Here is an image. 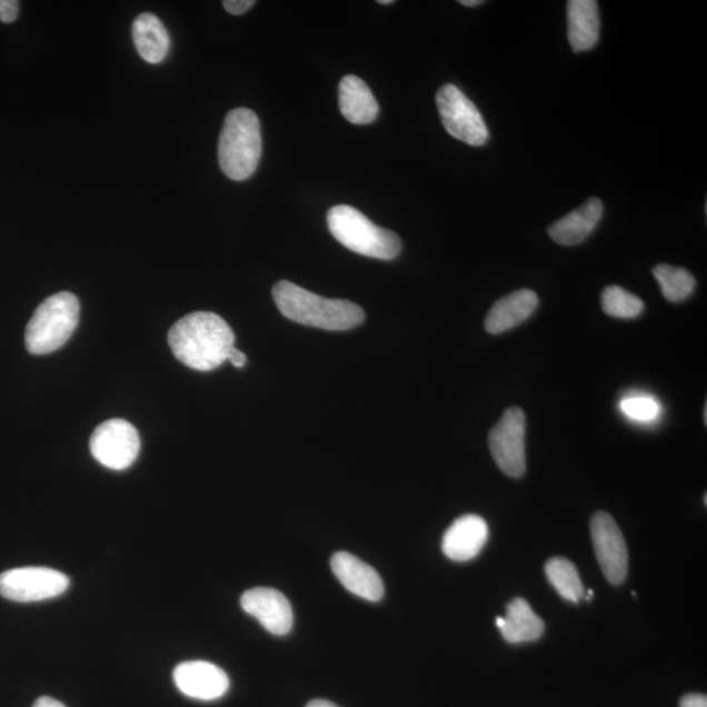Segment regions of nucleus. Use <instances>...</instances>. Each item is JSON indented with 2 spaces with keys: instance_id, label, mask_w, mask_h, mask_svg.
Segmentation results:
<instances>
[{
  "instance_id": "1",
  "label": "nucleus",
  "mask_w": 707,
  "mask_h": 707,
  "mask_svg": "<svg viewBox=\"0 0 707 707\" xmlns=\"http://www.w3.org/2000/svg\"><path fill=\"white\" fill-rule=\"evenodd\" d=\"M168 342L181 364L197 371L222 366L235 346L230 326L212 312H193L169 330Z\"/></svg>"
},
{
  "instance_id": "2",
  "label": "nucleus",
  "mask_w": 707,
  "mask_h": 707,
  "mask_svg": "<svg viewBox=\"0 0 707 707\" xmlns=\"http://www.w3.org/2000/svg\"><path fill=\"white\" fill-rule=\"evenodd\" d=\"M272 298L285 318L301 326L326 330H349L360 326L366 315L352 301L328 299L289 281L272 287Z\"/></svg>"
},
{
  "instance_id": "3",
  "label": "nucleus",
  "mask_w": 707,
  "mask_h": 707,
  "mask_svg": "<svg viewBox=\"0 0 707 707\" xmlns=\"http://www.w3.org/2000/svg\"><path fill=\"white\" fill-rule=\"evenodd\" d=\"M261 153L259 117L247 108L231 110L226 117L218 147L223 173L235 181L249 179L259 167Z\"/></svg>"
},
{
  "instance_id": "4",
  "label": "nucleus",
  "mask_w": 707,
  "mask_h": 707,
  "mask_svg": "<svg viewBox=\"0 0 707 707\" xmlns=\"http://www.w3.org/2000/svg\"><path fill=\"white\" fill-rule=\"evenodd\" d=\"M327 222L333 238L352 252L378 260H394L401 252L399 236L374 225L351 206L338 205L331 208Z\"/></svg>"
},
{
  "instance_id": "5",
  "label": "nucleus",
  "mask_w": 707,
  "mask_h": 707,
  "mask_svg": "<svg viewBox=\"0 0 707 707\" xmlns=\"http://www.w3.org/2000/svg\"><path fill=\"white\" fill-rule=\"evenodd\" d=\"M80 305L76 295L63 291L51 295L37 307L26 329V346L33 356H46L61 349L79 323Z\"/></svg>"
},
{
  "instance_id": "6",
  "label": "nucleus",
  "mask_w": 707,
  "mask_h": 707,
  "mask_svg": "<svg viewBox=\"0 0 707 707\" xmlns=\"http://www.w3.org/2000/svg\"><path fill=\"white\" fill-rule=\"evenodd\" d=\"M437 106L448 135L469 146L478 147L488 142L489 130L480 110L458 87H441L437 93Z\"/></svg>"
},
{
  "instance_id": "7",
  "label": "nucleus",
  "mask_w": 707,
  "mask_h": 707,
  "mask_svg": "<svg viewBox=\"0 0 707 707\" xmlns=\"http://www.w3.org/2000/svg\"><path fill=\"white\" fill-rule=\"evenodd\" d=\"M492 459L508 477L526 474V415L520 408L507 409L489 434Z\"/></svg>"
},
{
  "instance_id": "8",
  "label": "nucleus",
  "mask_w": 707,
  "mask_h": 707,
  "mask_svg": "<svg viewBox=\"0 0 707 707\" xmlns=\"http://www.w3.org/2000/svg\"><path fill=\"white\" fill-rule=\"evenodd\" d=\"M70 579L48 567H21L0 574V595L18 603L43 601L68 591Z\"/></svg>"
},
{
  "instance_id": "9",
  "label": "nucleus",
  "mask_w": 707,
  "mask_h": 707,
  "mask_svg": "<svg viewBox=\"0 0 707 707\" xmlns=\"http://www.w3.org/2000/svg\"><path fill=\"white\" fill-rule=\"evenodd\" d=\"M91 454L102 466L123 470L132 466L141 451V438L125 419H110L96 427L90 440Z\"/></svg>"
},
{
  "instance_id": "10",
  "label": "nucleus",
  "mask_w": 707,
  "mask_h": 707,
  "mask_svg": "<svg viewBox=\"0 0 707 707\" xmlns=\"http://www.w3.org/2000/svg\"><path fill=\"white\" fill-rule=\"evenodd\" d=\"M591 537L604 576L614 586L623 585L628 576L629 554L615 519L607 512H596L591 519Z\"/></svg>"
},
{
  "instance_id": "11",
  "label": "nucleus",
  "mask_w": 707,
  "mask_h": 707,
  "mask_svg": "<svg viewBox=\"0 0 707 707\" xmlns=\"http://www.w3.org/2000/svg\"><path fill=\"white\" fill-rule=\"evenodd\" d=\"M241 608L256 618L265 629L275 636H286L292 629L291 604L275 588L257 587L241 596Z\"/></svg>"
},
{
  "instance_id": "12",
  "label": "nucleus",
  "mask_w": 707,
  "mask_h": 707,
  "mask_svg": "<svg viewBox=\"0 0 707 707\" xmlns=\"http://www.w3.org/2000/svg\"><path fill=\"white\" fill-rule=\"evenodd\" d=\"M173 679L181 694L201 701L223 697L230 688L223 669L202 660L181 663L175 669Z\"/></svg>"
},
{
  "instance_id": "13",
  "label": "nucleus",
  "mask_w": 707,
  "mask_h": 707,
  "mask_svg": "<svg viewBox=\"0 0 707 707\" xmlns=\"http://www.w3.org/2000/svg\"><path fill=\"white\" fill-rule=\"evenodd\" d=\"M489 539V527L478 515H464L446 530L441 550L455 562H467L481 554Z\"/></svg>"
},
{
  "instance_id": "14",
  "label": "nucleus",
  "mask_w": 707,
  "mask_h": 707,
  "mask_svg": "<svg viewBox=\"0 0 707 707\" xmlns=\"http://www.w3.org/2000/svg\"><path fill=\"white\" fill-rule=\"evenodd\" d=\"M330 566L341 585L359 598L377 603L385 596V585L378 571L362 559L346 551H337L331 557Z\"/></svg>"
},
{
  "instance_id": "15",
  "label": "nucleus",
  "mask_w": 707,
  "mask_h": 707,
  "mask_svg": "<svg viewBox=\"0 0 707 707\" xmlns=\"http://www.w3.org/2000/svg\"><path fill=\"white\" fill-rule=\"evenodd\" d=\"M539 306V297L528 289L508 293L490 308L485 320V329L490 335H500L520 326L534 315Z\"/></svg>"
},
{
  "instance_id": "16",
  "label": "nucleus",
  "mask_w": 707,
  "mask_h": 707,
  "mask_svg": "<svg viewBox=\"0 0 707 707\" xmlns=\"http://www.w3.org/2000/svg\"><path fill=\"white\" fill-rule=\"evenodd\" d=\"M603 212V202L598 198H591L579 209L567 213L566 217L551 225L548 230L550 239L559 246L580 245L598 227Z\"/></svg>"
},
{
  "instance_id": "17",
  "label": "nucleus",
  "mask_w": 707,
  "mask_h": 707,
  "mask_svg": "<svg viewBox=\"0 0 707 707\" xmlns=\"http://www.w3.org/2000/svg\"><path fill=\"white\" fill-rule=\"evenodd\" d=\"M567 36L574 53L591 50L599 41V6L594 0H570L567 3Z\"/></svg>"
},
{
  "instance_id": "18",
  "label": "nucleus",
  "mask_w": 707,
  "mask_h": 707,
  "mask_svg": "<svg viewBox=\"0 0 707 707\" xmlns=\"http://www.w3.org/2000/svg\"><path fill=\"white\" fill-rule=\"evenodd\" d=\"M497 626L508 644H526L540 639L544 621L530 608L527 600L517 598L507 606L505 617H497Z\"/></svg>"
},
{
  "instance_id": "19",
  "label": "nucleus",
  "mask_w": 707,
  "mask_h": 707,
  "mask_svg": "<svg viewBox=\"0 0 707 707\" xmlns=\"http://www.w3.org/2000/svg\"><path fill=\"white\" fill-rule=\"evenodd\" d=\"M342 116L354 125H367L377 120L379 106L362 79L354 76L345 77L338 87Z\"/></svg>"
},
{
  "instance_id": "20",
  "label": "nucleus",
  "mask_w": 707,
  "mask_h": 707,
  "mask_svg": "<svg viewBox=\"0 0 707 707\" xmlns=\"http://www.w3.org/2000/svg\"><path fill=\"white\" fill-rule=\"evenodd\" d=\"M132 40L146 62L160 63L168 56L171 39L166 27L152 13H142L132 24Z\"/></svg>"
},
{
  "instance_id": "21",
  "label": "nucleus",
  "mask_w": 707,
  "mask_h": 707,
  "mask_svg": "<svg viewBox=\"0 0 707 707\" xmlns=\"http://www.w3.org/2000/svg\"><path fill=\"white\" fill-rule=\"evenodd\" d=\"M545 574H547L550 585L564 599L571 603H578L585 596L584 584H581L579 572L576 565L569 559L556 557L549 559L545 565Z\"/></svg>"
},
{
  "instance_id": "22",
  "label": "nucleus",
  "mask_w": 707,
  "mask_h": 707,
  "mask_svg": "<svg viewBox=\"0 0 707 707\" xmlns=\"http://www.w3.org/2000/svg\"><path fill=\"white\" fill-rule=\"evenodd\" d=\"M654 277L657 279L665 298L673 303H680L688 299L696 289V279L684 268L671 265H658L655 267Z\"/></svg>"
},
{
  "instance_id": "23",
  "label": "nucleus",
  "mask_w": 707,
  "mask_h": 707,
  "mask_svg": "<svg viewBox=\"0 0 707 707\" xmlns=\"http://www.w3.org/2000/svg\"><path fill=\"white\" fill-rule=\"evenodd\" d=\"M603 311L616 319H636L644 312L643 299L620 286H609L601 293Z\"/></svg>"
},
{
  "instance_id": "24",
  "label": "nucleus",
  "mask_w": 707,
  "mask_h": 707,
  "mask_svg": "<svg viewBox=\"0 0 707 707\" xmlns=\"http://www.w3.org/2000/svg\"><path fill=\"white\" fill-rule=\"evenodd\" d=\"M620 408L626 417L638 422H651L657 419L660 407L657 400L647 395H631L625 397Z\"/></svg>"
},
{
  "instance_id": "25",
  "label": "nucleus",
  "mask_w": 707,
  "mask_h": 707,
  "mask_svg": "<svg viewBox=\"0 0 707 707\" xmlns=\"http://www.w3.org/2000/svg\"><path fill=\"white\" fill-rule=\"evenodd\" d=\"M19 2L17 0H0V21L6 24L18 19Z\"/></svg>"
},
{
  "instance_id": "26",
  "label": "nucleus",
  "mask_w": 707,
  "mask_h": 707,
  "mask_svg": "<svg viewBox=\"0 0 707 707\" xmlns=\"http://www.w3.org/2000/svg\"><path fill=\"white\" fill-rule=\"evenodd\" d=\"M255 0H226L225 10L231 14H242L252 9Z\"/></svg>"
},
{
  "instance_id": "27",
  "label": "nucleus",
  "mask_w": 707,
  "mask_h": 707,
  "mask_svg": "<svg viewBox=\"0 0 707 707\" xmlns=\"http://www.w3.org/2000/svg\"><path fill=\"white\" fill-rule=\"evenodd\" d=\"M680 707H707L705 695H687L680 699Z\"/></svg>"
},
{
  "instance_id": "28",
  "label": "nucleus",
  "mask_w": 707,
  "mask_h": 707,
  "mask_svg": "<svg viewBox=\"0 0 707 707\" xmlns=\"http://www.w3.org/2000/svg\"><path fill=\"white\" fill-rule=\"evenodd\" d=\"M227 360H230V362L232 364V366H235L236 368H242L246 366L247 364V357L246 354L236 349L235 346L233 348L230 350V352H228V358Z\"/></svg>"
},
{
  "instance_id": "29",
  "label": "nucleus",
  "mask_w": 707,
  "mask_h": 707,
  "mask_svg": "<svg viewBox=\"0 0 707 707\" xmlns=\"http://www.w3.org/2000/svg\"><path fill=\"white\" fill-rule=\"evenodd\" d=\"M33 707H66L62 703L51 697H41L37 699Z\"/></svg>"
},
{
  "instance_id": "30",
  "label": "nucleus",
  "mask_w": 707,
  "mask_h": 707,
  "mask_svg": "<svg viewBox=\"0 0 707 707\" xmlns=\"http://www.w3.org/2000/svg\"><path fill=\"white\" fill-rule=\"evenodd\" d=\"M307 707H338L333 703L327 701V699H315L307 705Z\"/></svg>"
},
{
  "instance_id": "31",
  "label": "nucleus",
  "mask_w": 707,
  "mask_h": 707,
  "mask_svg": "<svg viewBox=\"0 0 707 707\" xmlns=\"http://www.w3.org/2000/svg\"><path fill=\"white\" fill-rule=\"evenodd\" d=\"M460 4L466 7H477L484 4L481 0H461Z\"/></svg>"
},
{
  "instance_id": "32",
  "label": "nucleus",
  "mask_w": 707,
  "mask_h": 707,
  "mask_svg": "<svg viewBox=\"0 0 707 707\" xmlns=\"http://www.w3.org/2000/svg\"><path fill=\"white\" fill-rule=\"evenodd\" d=\"M378 3L387 6V4H394L395 2H394V0H379Z\"/></svg>"
}]
</instances>
